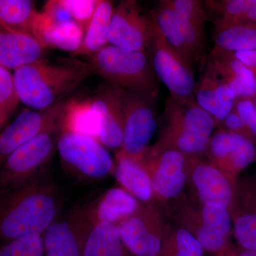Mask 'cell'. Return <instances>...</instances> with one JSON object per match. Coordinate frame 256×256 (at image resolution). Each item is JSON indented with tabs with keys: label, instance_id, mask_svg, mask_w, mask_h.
<instances>
[{
	"label": "cell",
	"instance_id": "6da1fadb",
	"mask_svg": "<svg viewBox=\"0 0 256 256\" xmlns=\"http://www.w3.org/2000/svg\"><path fill=\"white\" fill-rule=\"evenodd\" d=\"M60 200L53 183L38 176L6 192L0 206V236L5 242L44 235L58 218Z\"/></svg>",
	"mask_w": 256,
	"mask_h": 256
},
{
	"label": "cell",
	"instance_id": "7a4b0ae2",
	"mask_svg": "<svg viewBox=\"0 0 256 256\" xmlns=\"http://www.w3.org/2000/svg\"><path fill=\"white\" fill-rule=\"evenodd\" d=\"M94 75L87 62L76 58L40 60L14 70L21 102L42 110L58 104L85 79Z\"/></svg>",
	"mask_w": 256,
	"mask_h": 256
},
{
	"label": "cell",
	"instance_id": "3957f363",
	"mask_svg": "<svg viewBox=\"0 0 256 256\" xmlns=\"http://www.w3.org/2000/svg\"><path fill=\"white\" fill-rule=\"evenodd\" d=\"M161 132L154 146L185 156H204L216 124L214 118L196 101L182 102L168 98L162 116Z\"/></svg>",
	"mask_w": 256,
	"mask_h": 256
},
{
	"label": "cell",
	"instance_id": "277c9868",
	"mask_svg": "<svg viewBox=\"0 0 256 256\" xmlns=\"http://www.w3.org/2000/svg\"><path fill=\"white\" fill-rule=\"evenodd\" d=\"M170 212L175 223L186 229L205 252L214 256H229L234 250L233 224L230 210L216 204H196L182 195L171 202Z\"/></svg>",
	"mask_w": 256,
	"mask_h": 256
},
{
	"label": "cell",
	"instance_id": "5b68a950",
	"mask_svg": "<svg viewBox=\"0 0 256 256\" xmlns=\"http://www.w3.org/2000/svg\"><path fill=\"white\" fill-rule=\"evenodd\" d=\"M86 58L94 75L102 77L111 85L158 96L156 73L146 52L108 45Z\"/></svg>",
	"mask_w": 256,
	"mask_h": 256
},
{
	"label": "cell",
	"instance_id": "8992f818",
	"mask_svg": "<svg viewBox=\"0 0 256 256\" xmlns=\"http://www.w3.org/2000/svg\"><path fill=\"white\" fill-rule=\"evenodd\" d=\"M146 52L156 76L168 88L170 97L182 102L195 100L196 82L192 66L170 46L151 16Z\"/></svg>",
	"mask_w": 256,
	"mask_h": 256
},
{
	"label": "cell",
	"instance_id": "52a82bcc",
	"mask_svg": "<svg viewBox=\"0 0 256 256\" xmlns=\"http://www.w3.org/2000/svg\"><path fill=\"white\" fill-rule=\"evenodd\" d=\"M156 96L122 89L124 129L122 146L118 152L142 162L158 128L154 100Z\"/></svg>",
	"mask_w": 256,
	"mask_h": 256
},
{
	"label": "cell",
	"instance_id": "ba28073f",
	"mask_svg": "<svg viewBox=\"0 0 256 256\" xmlns=\"http://www.w3.org/2000/svg\"><path fill=\"white\" fill-rule=\"evenodd\" d=\"M57 150L64 166L82 180L95 181L114 174L116 162L95 138L62 131Z\"/></svg>",
	"mask_w": 256,
	"mask_h": 256
},
{
	"label": "cell",
	"instance_id": "9c48e42d",
	"mask_svg": "<svg viewBox=\"0 0 256 256\" xmlns=\"http://www.w3.org/2000/svg\"><path fill=\"white\" fill-rule=\"evenodd\" d=\"M60 129L47 131L18 146L3 163L0 172V188L6 192L22 186L37 176L57 150Z\"/></svg>",
	"mask_w": 256,
	"mask_h": 256
},
{
	"label": "cell",
	"instance_id": "30bf717a",
	"mask_svg": "<svg viewBox=\"0 0 256 256\" xmlns=\"http://www.w3.org/2000/svg\"><path fill=\"white\" fill-rule=\"evenodd\" d=\"M188 160L180 152L150 146L141 164L150 178L156 201L169 204L182 195L188 182Z\"/></svg>",
	"mask_w": 256,
	"mask_h": 256
},
{
	"label": "cell",
	"instance_id": "8fae6325",
	"mask_svg": "<svg viewBox=\"0 0 256 256\" xmlns=\"http://www.w3.org/2000/svg\"><path fill=\"white\" fill-rule=\"evenodd\" d=\"M92 203L58 216L43 235L45 256H84V247L96 223Z\"/></svg>",
	"mask_w": 256,
	"mask_h": 256
},
{
	"label": "cell",
	"instance_id": "7c38bea8",
	"mask_svg": "<svg viewBox=\"0 0 256 256\" xmlns=\"http://www.w3.org/2000/svg\"><path fill=\"white\" fill-rule=\"evenodd\" d=\"M165 226L158 207L142 204L133 214L118 224L124 245L134 256H160Z\"/></svg>",
	"mask_w": 256,
	"mask_h": 256
},
{
	"label": "cell",
	"instance_id": "4fadbf2b",
	"mask_svg": "<svg viewBox=\"0 0 256 256\" xmlns=\"http://www.w3.org/2000/svg\"><path fill=\"white\" fill-rule=\"evenodd\" d=\"M236 184L208 160L188 156L186 186L196 204H216L230 210Z\"/></svg>",
	"mask_w": 256,
	"mask_h": 256
},
{
	"label": "cell",
	"instance_id": "5bb4252c",
	"mask_svg": "<svg viewBox=\"0 0 256 256\" xmlns=\"http://www.w3.org/2000/svg\"><path fill=\"white\" fill-rule=\"evenodd\" d=\"M67 101L42 110H24L0 134V162L2 164L18 146L42 133L62 130Z\"/></svg>",
	"mask_w": 256,
	"mask_h": 256
},
{
	"label": "cell",
	"instance_id": "9a60e30c",
	"mask_svg": "<svg viewBox=\"0 0 256 256\" xmlns=\"http://www.w3.org/2000/svg\"><path fill=\"white\" fill-rule=\"evenodd\" d=\"M204 156L216 168L237 183L240 173L256 162V144L224 128H217L208 140Z\"/></svg>",
	"mask_w": 256,
	"mask_h": 256
},
{
	"label": "cell",
	"instance_id": "2e32d148",
	"mask_svg": "<svg viewBox=\"0 0 256 256\" xmlns=\"http://www.w3.org/2000/svg\"><path fill=\"white\" fill-rule=\"evenodd\" d=\"M150 16L143 12L138 2L124 0L116 8L110 24V45L134 52H146Z\"/></svg>",
	"mask_w": 256,
	"mask_h": 256
},
{
	"label": "cell",
	"instance_id": "e0dca14e",
	"mask_svg": "<svg viewBox=\"0 0 256 256\" xmlns=\"http://www.w3.org/2000/svg\"><path fill=\"white\" fill-rule=\"evenodd\" d=\"M230 214L237 246L256 252V172L239 178Z\"/></svg>",
	"mask_w": 256,
	"mask_h": 256
},
{
	"label": "cell",
	"instance_id": "ac0fdd59",
	"mask_svg": "<svg viewBox=\"0 0 256 256\" xmlns=\"http://www.w3.org/2000/svg\"><path fill=\"white\" fill-rule=\"evenodd\" d=\"M100 120L99 141L106 148L120 149L124 129L122 88L109 84L90 98Z\"/></svg>",
	"mask_w": 256,
	"mask_h": 256
},
{
	"label": "cell",
	"instance_id": "d6986e66",
	"mask_svg": "<svg viewBox=\"0 0 256 256\" xmlns=\"http://www.w3.org/2000/svg\"><path fill=\"white\" fill-rule=\"evenodd\" d=\"M47 48L34 37L6 30H0V66L16 70L43 60Z\"/></svg>",
	"mask_w": 256,
	"mask_h": 256
},
{
	"label": "cell",
	"instance_id": "ffe728a7",
	"mask_svg": "<svg viewBox=\"0 0 256 256\" xmlns=\"http://www.w3.org/2000/svg\"><path fill=\"white\" fill-rule=\"evenodd\" d=\"M178 18L180 30L194 60L204 50V28L207 20L203 3L198 0H168Z\"/></svg>",
	"mask_w": 256,
	"mask_h": 256
},
{
	"label": "cell",
	"instance_id": "44dd1931",
	"mask_svg": "<svg viewBox=\"0 0 256 256\" xmlns=\"http://www.w3.org/2000/svg\"><path fill=\"white\" fill-rule=\"evenodd\" d=\"M210 60L214 66L222 80L233 90L236 99L255 97V76L236 56L234 52L214 46L210 52Z\"/></svg>",
	"mask_w": 256,
	"mask_h": 256
},
{
	"label": "cell",
	"instance_id": "7402d4cb",
	"mask_svg": "<svg viewBox=\"0 0 256 256\" xmlns=\"http://www.w3.org/2000/svg\"><path fill=\"white\" fill-rule=\"evenodd\" d=\"M114 175L121 188L141 204H153L156 198L152 184L141 163L133 161L118 152Z\"/></svg>",
	"mask_w": 256,
	"mask_h": 256
},
{
	"label": "cell",
	"instance_id": "603a6c76",
	"mask_svg": "<svg viewBox=\"0 0 256 256\" xmlns=\"http://www.w3.org/2000/svg\"><path fill=\"white\" fill-rule=\"evenodd\" d=\"M85 32L76 22L50 23L40 12L37 20L36 38L47 48L68 50L70 54L77 50Z\"/></svg>",
	"mask_w": 256,
	"mask_h": 256
},
{
	"label": "cell",
	"instance_id": "cb8c5ba5",
	"mask_svg": "<svg viewBox=\"0 0 256 256\" xmlns=\"http://www.w3.org/2000/svg\"><path fill=\"white\" fill-rule=\"evenodd\" d=\"M142 204L124 188H114L108 190L92 202L96 222L118 224L130 216Z\"/></svg>",
	"mask_w": 256,
	"mask_h": 256
},
{
	"label": "cell",
	"instance_id": "d4e9b609",
	"mask_svg": "<svg viewBox=\"0 0 256 256\" xmlns=\"http://www.w3.org/2000/svg\"><path fill=\"white\" fill-rule=\"evenodd\" d=\"M84 256H134L124 245L117 224L97 222L88 236Z\"/></svg>",
	"mask_w": 256,
	"mask_h": 256
},
{
	"label": "cell",
	"instance_id": "484cf974",
	"mask_svg": "<svg viewBox=\"0 0 256 256\" xmlns=\"http://www.w3.org/2000/svg\"><path fill=\"white\" fill-rule=\"evenodd\" d=\"M114 2L100 0L80 46L70 54V57L89 56L108 46V32L114 11Z\"/></svg>",
	"mask_w": 256,
	"mask_h": 256
},
{
	"label": "cell",
	"instance_id": "4316f807",
	"mask_svg": "<svg viewBox=\"0 0 256 256\" xmlns=\"http://www.w3.org/2000/svg\"><path fill=\"white\" fill-rule=\"evenodd\" d=\"M40 14L31 0L0 1V24L10 31L36 38Z\"/></svg>",
	"mask_w": 256,
	"mask_h": 256
},
{
	"label": "cell",
	"instance_id": "83f0119b",
	"mask_svg": "<svg viewBox=\"0 0 256 256\" xmlns=\"http://www.w3.org/2000/svg\"><path fill=\"white\" fill-rule=\"evenodd\" d=\"M72 132L98 139L100 120L90 99L67 101L62 124V131Z\"/></svg>",
	"mask_w": 256,
	"mask_h": 256
},
{
	"label": "cell",
	"instance_id": "f1b7e54d",
	"mask_svg": "<svg viewBox=\"0 0 256 256\" xmlns=\"http://www.w3.org/2000/svg\"><path fill=\"white\" fill-rule=\"evenodd\" d=\"M150 15L170 46L184 60L192 66L193 57L182 34L176 14L168 0L158 2Z\"/></svg>",
	"mask_w": 256,
	"mask_h": 256
},
{
	"label": "cell",
	"instance_id": "f546056e",
	"mask_svg": "<svg viewBox=\"0 0 256 256\" xmlns=\"http://www.w3.org/2000/svg\"><path fill=\"white\" fill-rule=\"evenodd\" d=\"M207 8L218 14L214 30L242 23H256V0H210Z\"/></svg>",
	"mask_w": 256,
	"mask_h": 256
},
{
	"label": "cell",
	"instance_id": "4dcf8cb0",
	"mask_svg": "<svg viewBox=\"0 0 256 256\" xmlns=\"http://www.w3.org/2000/svg\"><path fill=\"white\" fill-rule=\"evenodd\" d=\"M215 46L232 52L256 50V23H242L214 30Z\"/></svg>",
	"mask_w": 256,
	"mask_h": 256
},
{
	"label": "cell",
	"instance_id": "1f68e13d",
	"mask_svg": "<svg viewBox=\"0 0 256 256\" xmlns=\"http://www.w3.org/2000/svg\"><path fill=\"white\" fill-rule=\"evenodd\" d=\"M204 249L186 229L178 224L166 223L160 256H204Z\"/></svg>",
	"mask_w": 256,
	"mask_h": 256
},
{
	"label": "cell",
	"instance_id": "d6a6232c",
	"mask_svg": "<svg viewBox=\"0 0 256 256\" xmlns=\"http://www.w3.org/2000/svg\"><path fill=\"white\" fill-rule=\"evenodd\" d=\"M220 80V74L208 60L200 82L196 84L195 101L213 118L217 110V88Z\"/></svg>",
	"mask_w": 256,
	"mask_h": 256
},
{
	"label": "cell",
	"instance_id": "836d02e7",
	"mask_svg": "<svg viewBox=\"0 0 256 256\" xmlns=\"http://www.w3.org/2000/svg\"><path fill=\"white\" fill-rule=\"evenodd\" d=\"M21 101L14 76L0 66V127L2 128Z\"/></svg>",
	"mask_w": 256,
	"mask_h": 256
},
{
	"label": "cell",
	"instance_id": "e575fe53",
	"mask_svg": "<svg viewBox=\"0 0 256 256\" xmlns=\"http://www.w3.org/2000/svg\"><path fill=\"white\" fill-rule=\"evenodd\" d=\"M43 236H28L4 242L0 256H44Z\"/></svg>",
	"mask_w": 256,
	"mask_h": 256
},
{
	"label": "cell",
	"instance_id": "d590c367",
	"mask_svg": "<svg viewBox=\"0 0 256 256\" xmlns=\"http://www.w3.org/2000/svg\"><path fill=\"white\" fill-rule=\"evenodd\" d=\"M100 2V0H60L62 5L85 34Z\"/></svg>",
	"mask_w": 256,
	"mask_h": 256
},
{
	"label": "cell",
	"instance_id": "8d00e7d4",
	"mask_svg": "<svg viewBox=\"0 0 256 256\" xmlns=\"http://www.w3.org/2000/svg\"><path fill=\"white\" fill-rule=\"evenodd\" d=\"M220 128H224V130L228 131V132L238 134V136H242V137L250 140L256 144V136L252 132L250 128L248 127L246 122L242 120L238 112L236 110L235 108H234L233 110L230 111V114L224 119L222 124H220Z\"/></svg>",
	"mask_w": 256,
	"mask_h": 256
},
{
	"label": "cell",
	"instance_id": "74e56055",
	"mask_svg": "<svg viewBox=\"0 0 256 256\" xmlns=\"http://www.w3.org/2000/svg\"><path fill=\"white\" fill-rule=\"evenodd\" d=\"M43 18L50 23H65L75 22L68 10L62 5L60 0L48 1L41 12Z\"/></svg>",
	"mask_w": 256,
	"mask_h": 256
},
{
	"label": "cell",
	"instance_id": "f35d334b",
	"mask_svg": "<svg viewBox=\"0 0 256 256\" xmlns=\"http://www.w3.org/2000/svg\"><path fill=\"white\" fill-rule=\"evenodd\" d=\"M234 108L256 137V108L252 98H237Z\"/></svg>",
	"mask_w": 256,
	"mask_h": 256
},
{
	"label": "cell",
	"instance_id": "ab89813d",
	"mask_svg": "<svg viewBox=\"0 0 256 256\" xmlns=\"http://www.w3.org/2000/svg\"><path fill=\"white\" fill-rule=\"evenodd\" d=\"M229 256H256V252L246 250V249L242 248L238 246H235Z\"/></svg>",
	"mask_w": 256,
	"mask_h": 256
},
{
	"label": "cell",
	"instance_id": "60d3db41",
	"mask_svg": "<svg viewBox=\"0 0 256 256\" xmlns=\"http://www.w3.org/2000/svg\"><path fill=\"white\" fill-rule=\"evenodd\" d=\"M252 102H254V106H255V108H256V96L254 98H252Z\"/></svg>",
	"mask_w": 256,
	"mask_h": 256
}]
</instances>
